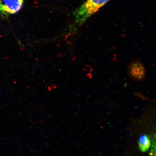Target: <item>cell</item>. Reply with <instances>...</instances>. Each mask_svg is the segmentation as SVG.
<instances>
[{"label":"cell","mask_w":156,"mask_h":156,"mask_svg":"<svg viewBox=\"0 0 156 156\" xmlns=\"http://www.w3.org/2000/svg\"><path fill=\"white\" fill-rule=\"evenodd\" d=\"M110 0H86L73 12L74 21L72 29L77 30L92 15L107 4Z\"/></svg>","instance_id":"6da1fadb"},{"label":"cell","mask_w":156,"mask_h":156,"mask_svg":"<svg viewBox=\"0 0 156 156\" xmlns=\"http://www.w3.org/2000/svg\"><path fill=\"white\" fill-rule=\"evenodd\" d=\"M128 73L129 77L134 82L143 81L146 76L145 66L139 59L132 60L128 66Z\"/></svg>","instance_id":"7a4b0ae2"},{"label":"cell","mask_w":156,"mask_h":156,"mask_svg":"<svg viewBox=\"0 0 156 156\" xmlns=\"http://www.w3.org/2000/svg\"><path fill=\"white\" fill-rule=\"evenodd\" d=\"M25 0H0V16L7 17L19 12Z\"/></svg>","instance_id":"3957f363"},{"label":"cell","mask_w":156,"mask_h":156,"mask_svg":"<svg viewBox=\"0 0 156 156\" xmlns=\"http://www.w3.org/2000/svg\"><path fill=\"white\" fill-rule=\"evenodd\" d=\"M138 147L143 153L147 151L151 146V141L147 134H143L140 136L138 141Z\"/></svg>","instance_id":"277c9868"}]
</instances>
